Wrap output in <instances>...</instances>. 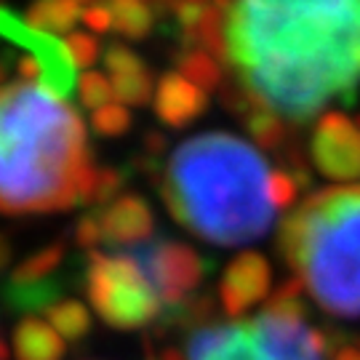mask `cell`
<instances>
[{"mask_svg": "<svg viewBox=\"0 0 360 360\" xmlns=\"http://www.w3.org/2000/svg\"><path fill=\"white\" fill-rule=\"evenodd\" d=\"M72 6H77V8H83V6H89V8H94V6H99L96 0H70Z\"/></svg>", "mask_w": 360, "mask_h": 360, "instance_id": "31", "label": "cell"}, {"mask_svg": "<svg viewBox=\"0 0 360 360\" xmlns=\"http://www.w3.org/2000/svg\"><path fill=\"white\" fill-rule=\"evenodd\" d=\"M77 91H80V104L94 110V112L107 107V102L115 96L112 83H110L107 75H102V72H86V75L80 77Z\"/></svg>", "mask_w": 360, "mask_h": 360, "instance_id": "23", "label": "cell"}, {"mask_svg": "<svg viewBox=\"0 0 360 360\" xmlns=\"http://www.w3.org/2000/svg\"><path fill=\"white\" fill-rule=\"evenodd\" d=\"M224 40L238 80L291 123L360 83V0H232Z\"/></svg>", "mask_w": 360, "mask_h": 360, "instance_id": "1", "label": "cell"}, {"mask_svg": "<svg viewBox=\"0 0 360 360\" xmlns=\"http://www.w3.org/2000/svg\"><path fill=\"white\" fill-rule=\"evenodd\" d=\"M278 248L318 307L360 318V184L309 195L283 219Z\"/></svg>", "mask_w": 360, "mask_h": 360, "instance_id": "4", "label": "cell"}, {"mask_svg": "<svg viewBox=\"0 0 360 360\" xmlns=\"http://www.w3.org/2000/svg\"><path fill=\"white\" fill-rule=\"evenodd\" d=\"M181 3H195V6H208V3H214V0H181Z\"/></svg>", "mask_w": 360, "mask_h": 360, "instance_id": "33", "label": "cell"}, {"mask_svg": "<svg viewBox=\"0 0 360 360\" xmlns=\"http://www.w3.org/2000/svg\"><path fill=\"white\" fill-rule=\"evenodd\" d=\"M94 129L99 131L102 136H120L126 134L131 126V112L120 104H107L102 110H96L94 117H91Z\"/></svg>", "mask_w": 360, "mask_h": 360, "instance_id": "24", "label": "cell"}, {"mask_svg": "<svg viewBox=\"0 0 360 360\" xmlns=\"http://www.w3.org/2000/svg\"><path fill=\"white\" fill-rule=\"evenodd\" d=\"M112 13V27L126 38H147L153 32L155 13L144 0H107L104 3Z\"/></svg>", "mask_w": 360, "mask_h": 360, "instance_id": "18", "label": "cell"}, {"mask_svg": "<svg viewBox=\"0 0 360 360\" xmlns=\"http://www.w3.org/2000/svg\"><path fill=\"white\" fill-rule=\"evenodd\" d=\"M83 285L94 312L115 331H139L158 323L163 304L139 267L123 254H96L86 259Z\"/></svg>", "mask_w": 360, "mask_h": 360, "instance_id": "6", "label": "cell"}, {"mask_svg": "<svg viewBox=\"0 0 360 360\" xmlns=\"http://www.w3.org/2000/svg\"><path fill=\"white\" fill-rule=\"evenodd\" d=\"M248 134L254 136V142L262 150H270V153H285L288 147V129H285L283 117L275 115L270 107H264L262 102H257L243 117Z\"/></svg>", "mask_w": 360, "mask_h": 360, "instance_id": "16", "label": "cell"}, {"mask_svg": "<svg viewBox=\"0 0 360 360\" xmlns=\"http://www.w3.org/2000/svg\"><path fill=\"white\" fill-rule=\"evenodd\" d=\"M206 91L193 86L190 80H184L179 72L163 75L158 89H155V112L171 129L190 126L195 117H200L206 112Z\"/></svg>", "mask_w": 360, "mask_h": 360, "instance_id": "12", "label": "cell"}, {"mask_svg": "<svg viewBox=\"0 0 360 360\" xmlns=\"http://www.w3.org/2000/svg\"><path fill=\"white\" fill-rule=\"evenodd\" d=\"M309 158L318 174L334 181L360 179V126L342 112H326L312 129Z\"/></svg>", "mask_w": 360, "mask_h": 360, "instance_id": "8", "label": "cell"}, {"mask_svg": "<svg viewBox=\"0 0 360 360\" xmlns=\"http://www.w3.org/2000/svg\"><path fill=\"white\" fill-rule=\"evenodd\" d=\"M270 294L272 267L259 251H245L235 257L219 281V304L232 321H240L245 312L267 302Z\"/></svg>", "mask_w": 360, "mask_h": 360, "instance_id": "10", "label": "cell"}, {"mask_svg": "<svg viewBox=\"0 0 360 360\" xmlns=\"http://www.w3.org/2000/svg\"><path fill=\"white\" fill-rule=\"evenodd\" d=\"M184 360H323L326 339L307 326L304 288L288 278L251 321H211L187 334Z\"/></svg>", "mask_w": 360, "mask_h": 360, "instance_id": "5", "label": "cell"}, {"mask_svg": "<svg viewBox=\"0 0 360 360\" xmlns=\"http://www.w3.org/2000/svg\"><path fill=\"white\" fill-rule=\"evenodd\" d=\"M299 187H304V184L296 179L294 174H288V171H275V174H272L270 190H272V200H275L278 211H281V208H288L294 203Z\"/></svg>", "mask_w": 360, "mask_h": 360, "instance_id": "26", "label": "cell"}, {"mask_svg": "<svg viewBox=\"0 0 360 360\" xmlns=\"http://www.w3.org/2000/svg\"><path fill=\"white\" fill-rule=\"evenodd\" d=\"M75 243L86 251H94L96 245H102V230H99V219L96 214H86L77 219L75 224Z\"/></svg>", "mask_w": 360, "mask_h": 360, "instance_id": "27", "label": "cell"}, {"mask_svg": "<svg viewBox=\"0 0 360 360\" xmlns=\"http://www.w3.org/2000/svg\"><path fill=\"white\" fill-rule=\"evenodd\" d=\"M144 3H147V0H144Z\"/></svg>", "mask_w": 360, "mask_h": 360, "instance_id": "34", "label": "cell"}, {"mask_svg": "<svg viewBox=\"0 0 360 360\" xmlns=\"http://www.w3.org/2000/svg\"><path fill=\"white\" fill-rule=\"evenodd\" d=\"M80 8L70 0H32L27 8V25L32 30H51V32H70L77 22Z\"/></svg>", "mask_w": 360, "mask_h": 360, "instance_id": "19", "label": "cell"}, {"mask_svg": "<svg viewBox=\"0 0 360 360\" xmlns=\"http://www.w3.org/2000/svg\"><path fill=\"white\" fill-rule=\"evenodd\" d=\"M8 259H11V248H8V243H6V238L0 235V270L8 264Z\"/></svg>", "mask_w": 360, "mask_h": 360, "instance_id": "30", "label": "cell"}, {"mask_svg": "<svg viewBox=\"0 0 360 360\" xmlns=\"http://www.w3.org/2000/svg\"><path fill=\"white\" fill-rule=\"evenodd\" d=\"M83 22L94 30V32H107L110 27H112V13H110V8L107 6H94V8H86L83 11Z\"/></svg>", "mask_w": 360, "mask_h": 360, "instance_id": "28", "label": "cell"}, {"mask_svg": "<svg viewBox=\"0 0 360 360\" xmlns=\"http://www.w3.org/2000/svg\"><path fill=\"white\" fill-rule=\"evenodd\" d=\"M94 168L72 107L35 83L0 91V214L83 206Z\"/></svg>", "mask_w": 360, "mask_h": 360, "instance_id": "2", "label": "cell"}, {"mask_svg": "<svg viewBox=\"0 0 360 360\" xmlns=\"http://www.w3.org/2000/svg\"><path fill=\"white\" fill-rule=\"evenodd\" d=\"M0 299L11 312H19L25 318H38V312H49L56 302H62V281L59 278H49V281L8 278L0 288Z\"/></svg>", "mask_w": 360, "mask_h": 360, "instance_id": "15", "label": "cell"}, {"mask_svg": "<svg viewBox=\"0 0 360 360\" xmlns=\"http://www.w3.org/2000/svg\"><path fill=\"white\" fill-rule=\"evenodd\" d=\"M65 254H67L65 240H53V243L43 245L35 254H30L11 272V278L13 281H49V278H56V270L65 262Z\"/></svg>", "mask_w": 360, "mask_h": 360, "instance_id": "20", "label": "cell"}, {"mask_svg": "<svg viewBox=\"0 0 360 360\" xmlns=\"http://www.w3.org/2000/svg\"><path fill=\"white\" fill-rule=\"evenodd\" d=\"M334 360H360V339H349L345 345H339Z\"/></svg>", "mask_w": 360, "mask_h": 360, "instance_id": "29", "label": "cell"}, {"mask_svg": "<svg viewBox=\"0 0 360 360\" xmlns=\"http://www.w3.org/2000/svg\"><path fill=\"white\" fill-rule=\"evenodd\" d=\"M117 254H123L139 267L144 281L158 294L163 307H174V304H181L184 299H190L206 278L203 257L179 240L150 238L144 243L120 248Z\"/></svg>", "mask_w": 360, "mask_h": 360, "instance_id": "7", "label": "cell"}, {"mask_svg": "<svg viewBox=\"0 0 360 360\" xmlns=\"http://www.w3.org/2000/svg\"><path fill=\"white\" fill-rule=\"evenodd\" d=\"M104 67L112 77L110 83H112V91H115V96L120 102L134 104V107L150 102V96H153V75L131 49L120 46V43H112L104 51Z\"/></svg>", "mask_w": 360, "mask_h": 360, "instance_id": "13", "label": "cell"}, {"mask_svg": "<svg viewBox=\"0 0 360 360\" xmlns=\"http://www.w3.org/2000/svg\"><path fill=\"white\" fill-rule=\"evenodd\" d=\"M0 38L11 40L13 46H22L32 53V59L40 65V72H43L40 80L46 83L49 94L62 99L72 91V86H75V62H72L65 43L51 38L49 32L32 30L6 8H0Z\"/></svg>", "mask_w": 360, "mask_h": 360, "instance_id": "9", "label": "cell"}, {"mask_svg": "<svg viewBox=\"0 0 360 360\" xmlns=\"http://www.w3.org/2000/svg\"><path fill=\"white\" fill-rule=\"evenodd\" d=\"M65 46L77 67H91L99 59V43L86 32H70Z\"/></svg>", "mask_w": 360, "mask_h": 360, "instance_id": "25", "label": "cell"}, {"mask_svg": "<svg viewBox=\"0 0 360 360\" xmlns=\"http://www.w3.org/2000/svg\"><path fill=\"white\" fill-rule=\"evenodd\" d=\"M0 360H8V347L3 345V339H0Z\"/></svg>", "mask_w": 360, "mask_h": 360, "instance_id": "32", "label": "cell"}, {"mask_svg": "<svg viewBox=\"0 0 360 360\" xmlns=\"http://www.w3.org/2000/svg\"><path fill=\"white\" fill-rule=\"evenodd\" d=\"M179 70L181 77L190 80L200 91L221 89V67L217 65V59L211 53L200 51V49H187V51L181 53Z\"/></svg>", "mask_w": 360, "mask_h": 360, "instance_id": "21", "label": "cell"}, {"mask_svg": "<svg viewBox=\"0 0 360 360\" xmlns=\"http://www.w3.org/2000/svg\"><path fill=\"white\" fill-rule=\"evenodd\" d=\"M120 187H123V174L120 171H115V168H94L89 187H86L83 206H104L107 200L115 198Z\"/></svg>", "mask_w": 360, "mask_h": 360, "instance_id": "22", "label": "cell"}, {"mask_svg": "<svg viewBox=\"0 0 360 360\" xmlns=\"http://www.w3.org/2000/svg\"><path fill=\"white\" fill-rule=\"evenodd\" d=\"M96 219L102 230V243L115 245L117 251L150 240L155 230L153 208L139 195H117L110 206L96 211Z\"/></svg>", "mask_w": 360, "mask_h": 360, "instance_id": "11", "label": "cell"}, {"mask_svg": "<svg viewBox=\"0 0 360 360\" xmlns=\"http://www.w3.org/2000/svg\"><path fill=\"white\" fill-rule=\"evenodd\" d=\"M270 166L232 134H200L179 144L160 176L171 217L214 245H243L267 235L278 206Z\"/></svg>", "mask_w": 360, "mask_h": 360, "instance_id": "3", "label": "cell"}, {"mask_svg": "<svg viewBox=\"0 0 360 360\" xmlns=\"http://www.w3.org/2000/svg\"><path fill=\"white\" fill-rule=\"evenodd\" d=\"M46 321L51 323V328L65 342H72V345L83 342L91 334V326H94L89 307L83 302H77V299H62V302H56L46 312Z\"/></svg>", "mask_w": 360, "mask_h": 360, "instance_id": "17", "label": "cell"}, {"mask_svg": "<svg viewBox=\"0 0 360 360\" xmlns=\"http://www.w3.org/2000/svg\"><path fill=\"white\" fill-rule=\"evenodd\" d=\"M16 360H62L67 342L43 318H22L11 334Z\"/></svg>", "mask_w": 360, "mask_h": 360, "instance_id": "14", "label": "cell"}]
</instances>
